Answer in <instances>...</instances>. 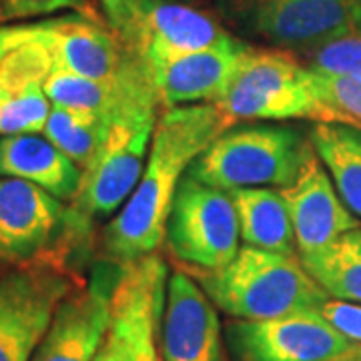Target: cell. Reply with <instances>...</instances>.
<instances>
[{"label":"cell","instance_id":"cell-1","mask_svg":"<svg viewBox=\"0 0 361 361\" xmlns=\"http://www.w3.org/2000/svg\"><path fill=\"white\" fill-rule=\"evenodd\" d=\"M233 125L235 121L215 103L180 104L159 115L141 180L103 231L104 253L115 265L157 253L180 179L195 159Z\"/></svg>","mask_w":361,"mask_h":361},{"label":"cell","instance_id":"cell-2","mask_svg":"<svg viewBox=\"0 0 361 361\" xmlns=\"http://www.w3.org/2000/svg\"><path fill=\"white\" fill-rule=\"evenodd\" d=\"M197 283L217 310L233 319H273L295 313H319L329 295L317 285L299 255L257 247L239 253L213 271H197Z\"/></svg>","mask_w":361,"mask_h":361},{"label":"cell","instance_id":"cell-3","mask_svg":"<svg viewBox=\"0 0 361 361\" xmlns=\"http://www.w3.org/2000/svg\"><path fill=\"white\" fill-rule=\"evenodd\" d=\"M310 151V139L291 127L233 125L195 159L187 175L227 193L255 187L283 189L297 179Z\"/></svg>","mask_w":361,"mask_h":361},{"label":"cell","instance_id":"cell-4","mask_svg":"<svg viewBox=\"0 0 361 361\" xmlns=\"http://www.w3.org/2000/svg\"><path fill=\"white\" fill-rule=\"evenodd\" d=\"M215 104L235 123L291 118L334 123V115L311 87L310 68L297 54L279 49L247 47L229 87Z\"/></svg>","mask_w":361,"mask_h":361},{"label":"cell","instance_id":"cell-5","mask_svg":"<svg viewBox=\"0 0 361 361\" xmlns=\"http://www.w3.org/2000/svg\"><path fill=\"white\" fill-rule=\"evenodd\" d=\"M249 35L293 54L361 32V0H225Z\"/></svg>","mask_w":361,"mask_h":361},{"label":"cell","instance_id":"cell-6","mask_svg":"<svg viewBox=\"0 0 361 361\" xmlns=\"http://www.w3.org/2000/svg\"><path fill=\"white\" fill-rule=\"evenodd\" d=\"M165 239L171 253L193 269L227 265L241 249L231 195L185 175L169 213Z\"/></svg>","mask_w":361,"mask_h":361},{"label":"cell","instance_id":"cell-7","mask_svg":"<svg viewBox=\"0 0 361 361\" xmlns=\"http://www.w3.org/2000/svg\"><path fill=\"white\" fill-rule=\"evenodd\" d=\"M18 25L44 49L54 68L94 80H123L149 73L127 40L99 16L68 13Z\"/></svg>","mask_w":361,"mask_h":361},{"label":"cell","instance_id":"cell-8","mask_svg":"<svg viewBox=\"0 0 361 361\" xmlns=\"http://www.w3.org/2000/svg\"><path fill=\"white\" fill-rule=\"evenodd\" d=\"M159 111L118 116L101 151L82 169L77 197L71 201L85 221L118 213L141 180L153 141Z\"/></svg>","mask_w":361,"mask_h":361},{"label":"cell","instance_id":"cell-9","mask_svg":"<svg viewBox=\"0 0 361 361\" xmlns=\"http://www.w3.org/2000/svg\"><path fill=\"white\" fill-rule=\"evenodd\" d=\"M73 207L42 187L14 177H0V261L13 265L56 263L54 247L66 233L85 227ZM59 265V263H56Z\"/></svg>","mask_w":361,"mask_h":361},{"label":"cell","instance_id":"cell-10","mask_svg":"<svg viewBox=\"0 0 361 361\" xmlns=\"http://www.w3.org/2000/svg\"><path fill=\"white\" fill-rule=\"evenodd\" d=\"M78 281L56 263L18 265L0 275V361H30L56 307Z\"/></svg>","mask_w":361,"mask_h":361},{"label":"cell","instance_id":"cell-11","mask_svg":"<svg viewBox=\"0 0 361 361\" xmlns=\"http://www.w3.org/2000/svg\"><path fill=\"white\" fill-rule=\"evenodd\" d=\"M225 345L233 361H343L357 349L319 313L233 319Z\"/></svg>","mask_w":361,"mask_h":361},{"label":"cell","instance_id":"cell-12","mask_svg":"<svg viewBox=\"0 0 361 361\" xmlns=\"http://www.w3.org/2000/svg\"><path fill=\"white\" fill-rule=\"evenodd\" d=\"M51 59L18 23L0 26V137L44 133L52 103L44 90Z\"/></svg>","mask_w":361,"mask_h":361},{"label":"cell","instance_id":"cell-13","mask_svg":"<svg viewBox=\"0 0 361 361\" xmlns=\"http://www.w3.org/2000/svg\"><path fill=\"white\" fill-rule=\"evenodd\" d=\"M123 39L149 73L171 59L237 40L211 14L193 8L187 2L159 0H137L133 23Z\"/></svg>","mask_w":361,"mask_h":361},{"label":"cell","instance_id":"cell-14","mask_svg":"<svg viewBox=\"0 0 361 361\" xmlns=\"http://www.w3.org/2000/svg\"><path fill=\"white\" fill-rule=\"evenodd\" d=\"M159 351L165 361H227L217 305L197 279L180 271L167 281Z\"/></svg>","mask_w":361,"mask_h":361},{"label":"cell","instance_id":"cell-15","mask_svg":"<svg viewBox=\"0 0 361 361\" xmlns=\"http://www.w3.org/2000/svg\"><path fill=\"white\" fill-rule=\"evenodd\" d=\"M121 269V265H118ZM115 275L99 271L89 285L78 283L61 301L30 361H92L111 325Z\"/></svg>","mask_w":361,"mask_h":361},{"label":"cell","instance_id":"cell-16","mask_svg":"<svg viewBox=\"0 0 361 361\" xmlns=\"http://www.w3.org/2000/svg\"><path fill=\"white\" fill-rule=\"evenodd\" d=\"M167 265L157 253L121 265L111 295V327L137 361H161L159 331L167 297Z\"/></svg>","mask_w":361,"mask_h":361},{"label":"cell","instance_id":"cell-17","mask_svg":"<svg viewBox=\"0 0 361 361\" xmlns=\"http://www.w3.org/2000/svg\"><path fill=\"white\" fill-rule=\"evenodd\" d=\"M279 191L291 215L299 253L322 249L336 241L339 235L361 225V221L341 201L334 180L313 147L305 157L297 179Z\"/></svg>","mask_w":361,"mask_h":361},{"label":"cell","instance_id":"cell-18","mask_svg":"<svg viewBox=\"0 0 361 361\" xmlns=\"http://www.w3.org/2000/svg\"><path fill=\"white\" fill-rule=\"evenodd\" d=\"M247 47L237 39L231 44L189 52L151 68L161 104L171 109L180 104L217 103L229 87Z\"/></svg>","mask_w":361,"mask_h":361},{"label":"cell","instance_id":"cell-19","mask_svg":"<svg viewBox=\"0 0 361 361\" xmlns=\"http://www.w3.org/2000/svg\"><path fill=\"white\" fill-rule=\"evenodd\" d=\"M0 177L28 180L61 201H73L82 169L42 133H20L0 137Z\"/></svg>","mask_w":361,"mask_h":361},{"label":"cell","instance_id":"cell-20","mask_svg":"<svg viewBox=\"0 0 361 361\" xmlns=\"http://www.w3.org/2000/svg\"><path fill=\"white\" fill-rule=\"evenodd\" d=\"M243 243L265 251L295 255V231L279 189L255 187L229 191Z\"/></svg>","mask_w":361,"mask_h":361},{"label":"cell","instance_id":"cell-21","mask_svg":"<svg viewBox=\"0 0 361 361\" xmlns=\"http://www.w3.org/2000/svg\"><path fill=\"white\" fill-rule=\"evenodd\" d=\"M310 142L341 201L361 219V129L345 123H315Z\"/></svg>","mask_w":361,"mask_h":361},{"label":"cell","instance_id":"cell-22","mask_svg":"<svg viewBox=\"0 0 361 361\" xmlns=\"http://www.w3.org/2000/svg\"><path fill=\"white\" fill-rule=\"evenodd\" d=\"M299 259L331 299L361 303V225Z\"/></svg>","mask_w":361,"mask_h":361},{"label":"cell","instance_id":"cell-23","mask_svg":"<svg viewBox=\"0 0 361 361\" xmlns=\"http://www.w3.org/2000/svg\"><path fill=\"white\" fill-rule=\"evenodd\" d=\"M113 127V118L94 111L52 104L44 137L52 141L80 169H87L101 151Z\"/></svg>","mask_w":361,"mask_h":361},{"label":"cell","instance_id":"cell-24","mask_svg":"<svg viewBox=\"0 0 361 361\" xmlns=\"http://www.w3.org/2000/svg\"><path fill=\"white\" fill-rule=\"evenodd\" d=\"M311 87L334 115V123L361 129V78L322 75L311 71Z\"/></svg>","mask_w":361,"mask_h":361},{"label":"cell","instance_id":"cell-25","mask_svg":"<svg viewBox=\"0 0 361 361\" xmlns=\"http://www.w3.org/2000/svg\"><path fill=\"white\" fill-rule=\"evenodd\" d=\"M297 56L315 73L361 78V32L329 40Z\"/></svg>","mask_w":361,"mask_h":361},{"label":"cell","instance_id":"cell-26","mask_svg":"<svg viewBox=\"0 0 361 361\" xmlns=\"http://www.w3.org/2000/svg\"><path fill=\"white\" fill-rule=\"evenodd\" d=\"M61 11L97 16L90 0H0V26L25 23Z\"/></svg>","mask_w":361,"mask_h":361},{"label":"cell","instance_id":"cell-27","mask_svg":"<svg viewBox=\"0 0 361 361\" xmlns=\"http://www.w3.org/2000/svg\"><path fill=\"white\" fill-rule=\"evenodd\" d=\"M325 322L334 325L343 337L351 343L361 348V303L341 301V299H327L319 310Z\"/></svg>","mask_w":361,"mask_h":361},{"label":"cell","instance_id":"cell-28","mask_svg":"<svg viewBox=\"0 0 361 361\" xmlns=\"http://www.w3.org/2000/svg\"><path fill=\"white\" fill-rule=\"evenodd\" d=\"M99 2L103 8L104 23H109L111 28H115L116 32L123 37L133 23L137 0H99Z\"/></svg>","mask_w":361,"mask_h":361},{"label":"cell","instance_id":"cell-29","mask_svg":"<svg viewBox=\"0 0 361 361\" xmlns=\"http://www.w3.org/2000/svg\"><path fill=\"white\" fill-rule=\"evenodd\" d=\"M92 361H137L135 353L130 349L129 341L123 337V334H118L115 327L109 325V331L104 337L103 345L99 349L97 357Z\"/></svg>","mask_w":361,"mask_h":361},{"label":"cell","instance_id":"cell-30","mask_svg":"<svg viewBox=\"0 0 361 361\" xmlns=\"http://www.w3.org/2000/svg\"><path fill=\"white\" fill-rule=\"evenodd\" d=\"M343 361H361V348H357L351 355H349L348 360H343Z\"/></svg>","mask_w":361,"mask_h":361},{"label":"cell","instance_id":"cell-31","mask_svg":"<svg viewBox=\"0 0 361 361\" xmlns=\"http://www.w3.org/2000/svg\"><path fill=\"white\" fill-rule=\"evenodd\" d=\"M159 2H191V0H159Z\"/></svg>","mask_w":361,"mask_h":361},{"label":"cell","instance_id":"cell-32","mask_svg":"<svg viewBox=\"0 0 361 361\" xmlns=\"http://www.w3.org/2000/svg\"><path fill=\"white\" fill-rule=\"evenodd\" d=\"M161 361H165V360H163V357H161Z\"/></svg>","mask_w":361,"mask_h":361}]
</instances>
